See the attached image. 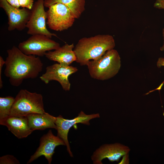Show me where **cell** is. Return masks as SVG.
<instances>
[{"mask_svg": "<svg viewBox=\"0 0 164 164\" xmlns=\"http://www.w3.org/2000/svg\"><path fill=\"white\" fill-rule=\"evenodd\" d=\"M74 47L73 43L71 44L66 43L53 51L46 52L45 56L50 60L57 62L64 65L70 66L76 60L73 50Z\"/></svg>", "mask_w": 164, "mask_h": 164, "instance_id": "14", "label": "cell"}, {"mask_svg": "<svg viewBox=\"0 0 164 164\" xmlns=\"http://www.w3.org/2000/svg\"><path fill=\"white\" fill-rule=\"evenodd\" d=\"M7 52L4 74L12 86L18 87L24 79L36 78L42 70L43 64L39 57L26 55L14 46Z\"/></svg>", "mask_w": 164, "mask_h": 164, "instance_id": "1", "label": "cell"}, {"mask_svg": "<svg viewBox=\"0 0 164 164\" xmlns=\"http://www.w3.org/2000/svg\"><path fill=\"white\" fill-rule=\"evenodd\" d=\"M129 148L119 143L104 144L97 149L91 156L94 164H101L102 160L107 158L111 162L119 161L120 158L128 154Z\"/></svg>", "mask_w": 164, "mask_h": 164, "instance_id": "12", "label": "cell"}, {"mask_svg": "<svg viewBox=\"0 0 164 164\" xmlns=\"http://www.w3.org/2000/svg\"><path fill=\"white\" fill-rule=\"evenodd\" d=\"M0 124L6 126L19 139L26 138L33 132L29 125L26 117L9 115L0 119Z\"/></svg>", "mask_w": 164, "mask_h": 164, "instance_id": "13", "label": "cell"}, {"mask_svg": "<svg viewBox=\"0 0 164 164\" xmlns=\"http://www.w3.org/2000/svg\"><path fill=\"white\" fill-rule=\"evenodd\" d=\"M78 70L76 67L56 63L47 66L46 72L40 77V79L46 84H48L52 80L56 81L60 84L63 90L69 91L70 84L68 77Z\"/></svg>", "mask_w": 164, "mask_h": 164, "instance_id": "9", "label": "cell"}, {"mask_svg": "<svg viewBox=\"0 0 164 164\" xmlns=\"http://www.w3.org/2000/svg\"><path fill=\"white\" fill-rule=\"evenodd\" d=\"M128 163H129V158L128 154L123 156L122 159L119 164Z\"/></svg>", "mask_w": 164, "mask_h": 164, "instance_id": "24", "label": "cell"}, {"mask_svg": "<svg viewBox=\"0 0 164 164\" xmlns=\"http://www.w3.org/2000/svg\"><path fill=\"white\" fill-rule=\"evenodd\" d=\"M46 112L41 94L21 89L15 98L10 115L26 117L31 114Z\"/></svg>", "mask_w": 164, "mask_h": 164, "instance_id": "4", "label": "cell"}, {"mask_svg": "<svg viewBox=\"0 0 164 164\" xmlns=\"http://www.w3.org/2000/svg\"><path fill=\"white\" fill-rule=\"evenodd\" d=\"M115 45L113 37L108 34L81 38L73 49L76 61L81 66L86 65L90 60H97L107 51L114 49Z\"/></svg>", "mask_w": 164, "mask_h": 164, "instance_id": "2", "label": "cell"}, {"mask_svg": "<svg viewBox=\"0 0 164 164\" xmlns=\"http://www.w3.org/2000/svg\"><path fill=\"white\" fill-rule=\"evenodd\" d=\"M154 6L159 9H164V0H157ZM162 34L164 43L163 46L160 48L161 51H164V29H163Z\"/></svg>", "mask_w": 164, "mask_h": 164, "instance_id": "20", "label": "cell"}, {"mask_svg": "<svg viewBox=\"0 0 164 164\" xmlns=\"http://www.w3.org/2000/svg\"><path fill=\"white\" fill-rule=\"evenodd\" d=\"M34 0H19L20 7L31 10L34 5Z\"/></svg>", "mask_w": 164, "mask_h": 164, "instance_id": "19", "label": "cell"}, {"mask_svg": "<svg viewBox=\"0 0 164 164\" xmlns=\"http://www.w3.org/2000/svg\"><path fill=\"white\" fill-rule=\"evenodd\" d=\"M0 7L5 11L8 18V30L21 31L26 28L29 19L31 10L26 8L15 7L5 0H0Z\"/></svg>", "mask_w": 164, "mask_h": 164, "instance_id": "10", "label": "cell"}, {"mask_svg": "<svg viewBox=\"0 0 164 164\" xmlns=\"http://www.w3.org/2000/svg\"><path fill=\"white\" fill-rule=\"evenodd\" d=\"M60 46L59 43L43 34H35L20 43L18 48L24 53L39 56H45L47 51L55 50Z\"/></svg>", "mask_w": 164, "mask_h": 164, "instance_id": "6", "label": "cell"}, {"mask_svg": "<svg viewBox=\"0 0 164 164\" xmlns=\"http://www.w3.org/2000/svg\"><path fill=\"white\" fill-rule=\"evenodd\" d=\"M19 161L14 156L7 155L0 158V164H20Z\"/></svg>", "mask_w": 164, "mask_h": 164, "instance_id": "18", "label": "cell"}, {"mask_svg": "<svg viewBox=\"0 0 164 164\" xmlns=\"http://www.w3.org/2000/svg\"><path fill=\"white\" fill-rule=\"evenodd\" d=\"M44 0H37L31 10L30 16L26 26L27 33L32 35L35 34L45 35L51 38L57 35L50 32L46 27L47 13L44 9Z\"/></svg>", "mask_w": 164, "mask_h": 164, "instance_id": "7", "label": "cell"}, {"mask_svg": "<svg viewBox=\"0 0 164 164\" xmlns=\"http://www.w3.org/2000/svg\"><path fill=\"white\" fill-rule=\"evenodd\" d=\"M48 8L46 11V24L50 29L61 31L67 29L73 26L75 19L65 5L57 3Z\"/></svg>", "mask_w": 164, "mask_h": 164, "instance_id": "5", "label": "cell"}, {"mask_svg": "<svg viewBox=\"0 0 164 164\" xmlns=\"http://www.w3.org/2000/svg\"><path fill=\"white\" fill-rule=\"evenodd\" d=\"M86 65L92 78L107 80L118 73L121 66V58L117 51L114 49L107 51L97 60H90Z\"/></svg>", "mask_w": 164, "mask_h": 164, "instance_id": "3", "label": "cell"}, {"mask_svg": "<svg viewBox=\"0 0 164 164\" xmlns=\"http://www.w3.org/2000/svg\"><path fill=\"white\" fill-rule=\"evenodd\" d=\"M60 145H65L63 140L58 136L54 135L51 130L42 136L40 139L39 147L30 157L27 164H29L41 156H44L50 164L55 148Z\"/></svg>", "mask_w": 164, "mask_h": 164, "instance_id": "11", "label": "cell"}, {"mask_svg": "<svg viewBox=\"0 0 164 164\" xmlns=\"http://www.w3.org/2000/svg\"><path fill=\"white\" fill-rule=\"evenodd\" d=\"M26 117L29 125L33 131L49 128L56 129L55 123L56 117L47 113L31 114Z\"/></svg>", "mask_w": 164, "mask_h": 164, "instance_id": "15", "label": "cell"}, {"mask_svg": "<svg viewBox=\"0 0 164 164\" xmlns=\"http://www.w3.org/2000/svg\"><path fill=\"white\" fill-rule=\"evenodd\" d=\"M5 61L2 57L0 56V88H2L3 87L2 81V79L1 74L2 70L3 65L5 64Z\"/></svg>", "mask_w": 164, "mask_h": 164, "instance_id": "22", "label": "cell"}, {"mask_svg": "<svg viewBox=\"0 0 164 164\" xmlns=\"http://www.w3.org/2000/svg\"><path fill=\"white\" fill-rule=\"evenodd\" d=\"M100 117L99 113L87 114L82 111H81L77 117L71 119L63 118L61 115L56 117L55 123L57 131V136L62 139L65 144L67 150L70 156L73 157L72 152L68 139V134L70 128L77 123L89 125L90 121Z\"/></svg>", "mask_w": 164, "mask_h": 164, "instance_id": "8", "label": "cell"}, {"mask_svg": "<svg viewBox=\"0 0 164 164\" xmlns=\"http://www.w3.org/2000/svg\"><path fill=\"white\" fill-rule=\"evenodd\" d=\"M157 66L159 68L160 67L162 66H164V57H160L159 58L157 63ZM164 83V81L159 86V87L157 88L155 90H153V91H151L149 92L150 93L155 90H159L161 89V87L163 85Z\"/></svg>", "mask_w": 164, "mask_h": 164, "instance_id": "21", "label": "cell"}, {"mask_svg": "<svg viewBox=\"0 0 164 164\" xmlns=\"http://www.w3.org/2000/svg\"><path fill=\"white\" fill-rule=\"evenodd\" d=\"M14 100L12 96L0 97V119L10 115Z\"/></svg>", "mask_w": 164, "mask_h": 164, "instance_id": "17", "label": "cell"}, {"mask_svg": "<svg viewBox=\"0 0 164 164\" xmlns=\"http://www.w3.org/2000/svg\"><path fill=\"white\" fill-rule=\"evenodd\" d=\"M57 3L66 6L75 19L79 18L85 10V0H44V5L49 8Z\"/></svg>", "mask_w": 164, "mask_h": 164, "instance_id": "16", "label": "cell"}, {"mask_svg": "<svg viewBox=\"0 0 164 164\" xmlns=\"http://www.w3.org/2000/svg\"><path fill=\"white\" fill-rule=\"evenodd\" d=\"M9 3L12 6L17 8H19L20 7L19 0H5Z\"/></svg>", "mask_w": 164, "mask_h": 164, "instance_id": "23", "label": "cell"}]
</instances>
